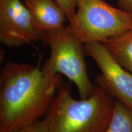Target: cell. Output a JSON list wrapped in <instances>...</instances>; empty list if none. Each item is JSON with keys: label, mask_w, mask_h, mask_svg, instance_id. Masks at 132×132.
Returning <instances> with one entry per match:
<instances>
[{"label": "cell", "mask_w": 132, "mask_h": 132, "mask_svg": "<svg viewBox=\"0 0 132 132\" xmlns=\"http://www.w3.org/2000/svg\"><path fill=\"white\" fill-rule=\"evenodd\" d=\"M62 81L44 65L6 62L0 78V132H15L45 116Z\"/></svg>", "instance_id": "6da1fadb"}, {"label": "cell", "mask_w": 132, "mask_h": 132, "mask_svg": "<svg viewBox=\"0 0 132 132\" xmlns=\"http://www.w3.org/2000/svg\"><path fill=\"white\" fill-rule=\"evenodd\" d=\"M114 97L95 85L87 98L76 100L69 82L62 83L45 116L50 132H105L113 113Z\"/></svg>", "instance_id": "7a4b0ae2"}, {"label": "cell", "mask_w": 132, "mask_h": 132, "mask_svg": "<svg viewBox=\"0 0 132 132\" xmlns=\"http://www.w3.org/2000/svg\"><path fill=\"white\" fill-rule=\"evenodd\" d=\"M67 28L83 44L102 43L132 30V13L103 0H77L75 14Z\"/></svg>", "instance_id": "3957f363"}, {"label": "cell", "mask_w": 132, "mask_h": 132, "mask_svg": "<svg viewBox=\"0 0 132 132\" xmlns=\"http://www.w3.org/2000/svg\"><path fill=\"white\" fill-rule=\"evenodd\" d=\"M41 40L50 48L49 58L43 65L53 72L65 75L74 82L80 98L90 96L95 86L87 73L83 43L67 26L43 32Z\"/></svg>", "instance_id": "277c9868"}, {"label": "cell", "mask_w": 132, "mask_h": 132, "mask_svg": "<svg viewBox=\"0 0 132 132\" xmlns=\"http://www.w3.org/2000/svg\"><path fill=\"white\" fill-rule=\"evenodd\" d=\"M84 47L85 53L102 71L95 78L96 85L132 109V73L123 68L102 43H86Z\"/></svg>", "instance_id": "5b68a950"}, {"label": "cell", "mask_w": 132, "mask_h": 132, "mask_svg": "<svg viewBox=\"0 0 132 132\" xmlns=\"http://www.w3.org/2000/svg\"><path fill=\"white\" fill-rule=\"evenodd\" d=\"M43 32L34 24L20 0H0V42L8 47L42 40Z\"/></svg>", "instance_id": "8992f818"}, {"label": "cell", "mask_w": 132, "mask_h": 132, "mask_svg": "<svg viewBox=\"0 0 132 132\" xmlns=\"http://www.w3.org/2000/svg\"><path fill=\"white\" fill-rule=\"evenodd\" d=\"M37 28L42 32L65 26L67 18L61 8L53 0H24Z\"/></svg>", "instance_id": "52a82bcc"}, {"label": "cell", "mask_w": 132, "mask_h": 132, "mask_svg": "<svg viewBox=\"0 0 132 132\" xmlns=\"http://www.w3.org/2000/svg\"><path fill=\"white\" fill-rule=\"evenodd\" d=\"M123 68L132 73V30L102 42Z\"/></svg>", "instance_id": "ba28073f"}, {"label": "cell", "mask_w": 132, "mask_h": 132, "mask_svg": "<svg viewBox=\"0 0 132 132\" xmlns=\"http://www.w3.org/2000/svg\"><path fill=\"white\" fill-rule=\"evenodd\" d=\"M105 132H132V109L116 99L111 119Z\"/></svg>", "instance_id": "9c48e42d"}, {"label": "cell", "mask_w": 132, "mask_h": 132, "mask_svg": "<svg viewBox=\"0 0 132 132\" xmlns=\"http://www.w3.org/2000/svg\"><path fill=\"white\" fill-rule=\"evenodd\" d=\"M15 132H50L48 120L45 116L44 119L38 120Z\"/></svg>", "instance_id": "30bf717a"}, {"label": "cell", "mask_w": 132, "mask_h": 132, "mask_svg": "<svg viewBox=\"0 0 132 132\" xmlns=\"http://www.w3.org/2000/svg\"><path fill=\"white\" fill-rule=\"evenodd\" d=\"M65 14L67 21L73 19L77 7V0H55Z\"/></svg>", "instance_id": "8fae6325"}, {"label": "cell", "mask_w": 132, "mask_h": 132, "mask_svg": "<svg viewBox=\"0 0 132 132\" xmlns=\"http://www.w3.org/2000/svg\"><path fill=\"white\" fill-rule=\"evenodd\" d=\"M118 7L120 9L132 13V0H118Z\"/></svg>", "instance_id": "7c38bea8"}]
</instances>
